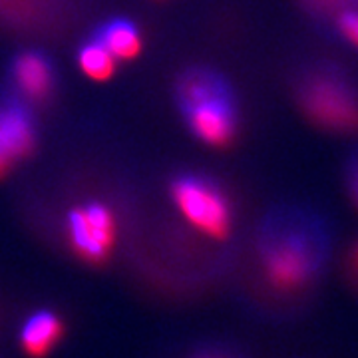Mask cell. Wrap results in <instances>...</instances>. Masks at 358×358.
<instances>
[{
    "label": "cell",
    "mask_w": 358,
    "mask_h": 358,
    "mask_svg": "<svg viewBox=\"0 0 358 358\" xmlns=\"http://www.w3.org/2000/svg\"><path fill=\"white\" fill-rule=\"evenodd\" d=\"M334 255V231L320 211L275 203L257 221L243 301L257 320L282 324L315 307Z\"/></svg>",
    "instance_id": "6da1fadb"
},
{
    "label": "cell",
    "mask_w": 358,
    "mask_h": 358,
    "mask_svg": "<svg viewBox=\"0 0 358 358\" xmlns=\"http://www.w3.org/2000/svg\"><path fill=\"white\" fill-rule=\"evenodd\" d=\"M301 114L322 131L358 134V80L338 62L319 58L305 62L291 82Z\"/></svg>",
    "instance_id": "7a4b0ae2"
},
{
    "label": "cell",
    "mask_w": 358,
    "mask_h": 358,
    "mask_svg": "<svg viewBox=\"0 0 358 358\" xmlns=\"http://www.w3.org/2000/svg\"><path fill=\"white\" fill-rule=\"evenodd\" d=\"M178 100L197 140L213 148H225L235 140L239 126L237 96L223 74L193 68L179 80Z\"/></svg>",
    "instance_id": "3957f363"
},
{
    "label": "cell",
    "mask_w": 358,
    "mask_h": 358,
    "mask_svg": "<svg viewBox=\"0 0 358 358\" xmlns=\"http://www.w3.org/2000/svg\"><path fill=\"white\" fill-rule=\"evenodd\" d=\"M171 197L193 229L215 241L229 239L233 233V207L215 181L193 173L181 176L171 185Z\"/></svg>",
    "instance_id": "277c9868"
},
{
    "label": "cell",
    "mask_w": 358,
    "mask_h": 358,
    "mask_svg": "<svg viewBox=\"0 0 358 358\" xmlns=\"http://www.w3.org/2000/svg\"><path fill=\"white\" fill-rule=\"evenodd\" d=\"M68 237L78 255L90 263H100L115 243V219L102 203L74 209L68 217Z\"/></svg>",
    "instance_id": "5b68a950"
},
{
    "label": "cell",
    "mask_w": 358,
    "mask_h": 358,
    "mask_svg": "<svg viewBox=\"0 0 358 358\" xmlns=\"http://www.w3.org/2000/svg\"><path fill=\"white\" fill-rule=\"evenodd\" d=\"M62 333L64 327L60 319L48 310H42L26 320L24 329L20 333V345L28 357L42 358L60 343Z\"/></svg>",
    "instance_id": "8992f818"
},
{
    "label": "cell",
    "mask_w": 358,
    "mask_h": 358,
    "mask_svg": "<svg viewBox=\"0 0 358 358\" xmlns=\"http://www.w3.org/2000/svg\"><path fill=\"white\" fill-rule=\"evenodd\" d=\"M34 145L32 124L18 108L0 110V154L6 159L24 157Z\"/></svg>",
    "instance_id": "52a82bcc"
},
{
    "label": "cell",
    "mask_w": 358,
    "mask_h": 358,
    "mask_svg": "<svg viewBox=\"0 0 358 358\" xmlns=\"http://www.w3.org/2000/svg\"><path fill=\"white\" fill-rule=\"evenodd\" d=\"M16 80L30 98H42L50 90V68L38 54H24L16 64Z\"/></svg>",
    "instance_id": "ba28073f"
},
{
    "label": "cell",
    "mask_w": 358,
    "mask_h": 358,
    "mask_svg": "<svg viewBox=\"0 0 358 358\" xmlns=\"http://www.w3.org/2000/svg\"><path fill=\"white\" fill-rule=\"evenodd\" d=\"M102 42L115 60H131L141 52V36L131 22H112L103 28Z\"/></svg>",
    "instance_id": "9c48e42d"
},
{
    "label": "cell",
    "mask_w": 358,
    "mask_h": 358,
    "mask_svg": "<svg viewBox=\"0 0 358 358\" xmlns=\"http://www.w3.org/2000/svg\"><path fill=\"white\" fill-rule=\"evenodd\" d=\"M78 62H80L82 72L92 80H108L115 72L117 60L102 42H92L80 50Z\"/></svg>",
    "instance_id": "30bf717a"
},
{
    "label": "cell",
    "mask_w": 358,
    "mask_h": 358,
    "mask_svg": "<svg viewBox=\"0 0 358 358\" xmlns=\"http://www.w3.org/2000/svg\"><path fill=\"white\" fill-rule=\"evenodd\" d=\"M303 10L320 26L333 32L334 18L346 10H358V0H299Z\"/></svg>",
    "instance_id": "8fae6325"
},
{
    "label": "cell",
    "mask_w": 358,
    "mask_h": 358,
    "mask_svg": "<svg viewBox=\"0 0 358 358\" xmlns=\"http://www.w3.org/2000/svg\"><path fill=\"white\" fill-rule=\"evenodd\" d=\"M192 358H255L247 348H243L237 343H209V345L197 348L192 355Z\"/></svg>",
    "instance_id": "7c38bea8"
},
{
    "label": "cell",
    "mask_w": 358,
    "mask_h": 358,
    "mask_svg": "<svg viewBox=\"0 0 358 358\" xmlns=\"http://www.w3.org/2000/svg\"><path fill=\"white\" fill-rule=\"evenodd\" d=\"M333 34L336 38L346 40L352 48L358 50V10L338 14L333 22Z\"/></svg>",
    "instance_id": "4fadbf2b"
},
{
    "label": "cell",
    "mask_w": 358,
    "mask_h": 358,
    "mask_svg": "<svg viewBox=\"0 0 358 358\" xmlns=\"http://www.w3.org/2000/svg\"><path fill=\"white\" fill-rule=\"evenodd\" d=\"M345 185L348 197L358 207V150L348 157V164L345 167Z\"/></svg>",
    "instance_id": "5bb4252c"
},
{
    "label": "cell",
    "mask_w": 358,
    "mask_h": 358,
    "mask_svg": "<svg viewBox=\"0 0 358 358\" xmlns=\"http://www.w3.org/2000/svg\"><path fill=\"white\" fill-rule=\"evenodd\" d=\"M345 277L350 289L358 294V239L348 249V255L345 261Z\"/></svg>",
    "instance_id": "9a60e30c"
},
{
    "label": "cell",
    "mask_w": 358,
    "mask_h": 358,
    "mask_svg": "<svg viewBox=\"0 0 358 358\" xmlns=\"http://www.w3.org/2000/svg\"><path fill=\"white\" fill-rule=\"evenodd\" d=\"M10 164H13L10 159H6L4 155L0 154V178H2V176H4V173L8 171V167H10Z\"/></svg>",
    "instance_id": "2e32d148"
}]
</instances>
